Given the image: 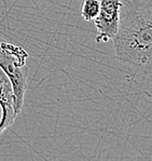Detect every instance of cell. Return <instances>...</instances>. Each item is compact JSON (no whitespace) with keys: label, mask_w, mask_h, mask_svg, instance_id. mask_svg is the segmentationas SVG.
<instances>
[{"label":"cell","mask_w":152,"mask_h":161,"mask_svg":"<svg viewBox=\"0 0 152 161\" xmlns=\"http://www.w3.org/2000/svg\"><path fill=\"white\" fill-rule=\"evenodd\" d=\"M111 40L118 61L150 74L152 0H121L119 26Z\"/></svg>","instance_id":"1"},{"label":"cell","mask_w":152,"mask_h":161,"mask_svg":"<svg viewBox=\"0 0 152 161\" xmlns=\"http://www.w3.org/2000/svg\"><path fill=\"white\" fill-rule=\"evenodd\" d=\"M28 53L22 47L0 37V69L8 77L13 94L16 115L21 114L28 86Z\"/></svg>","instance_id":"2"},{"label":"cell","mask_w":152,"mask_h":161,"mask_svg":"<svg viewBox=\"0 0 152 161\" xmlns=\"http://www.w3.org/2000/svg\"><path fill=\"white\" fill-rule=\"evenodd\" d=\"M98 15L94 19L97 29L96 42H108L118 31L121 10V0H99Z\"/></svg>","instance_id":"3"},{"label":"cell","mask_w":152,"mask_h":161,"mask_svg":"<svg viewBox=\"0 0 152 161\" xmlns=\"http://www.w3.org/2000/svg\"><path fill=\"white\" fill-rule=\"evenodd\" d=\"M16 116L11 83L0 69V135L14 122Z\"/></svg>","instance_id":"4"},{"label":"cell","mask_w":152,"mask_h":161,"mask_svg":"<svg viewBox=\"0 0 152 161\" xmlns=\"http://www.w3.org/2000/svg\"><path fill=\"white\" fill-rule=\"evenodd\" d=\"M100 2L99 0H83L81 4V15L86 22L94 21L98 15Z\"/></svg>","instance_id":"5"}]
</instances>
